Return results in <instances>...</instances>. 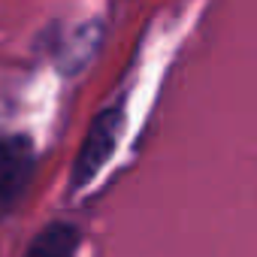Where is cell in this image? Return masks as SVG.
Returning <instances> with one entry per match:
<instances>
[{
	"instance_id": "1",
	"label": "cell",
	"mask_w": 257,
	"mask_h": 257,
	"mask_svg": "<svg viewBox=\"0 0 257 257\" xmlns=\"http://www.w3.org/2000/svg\"><path fill=\"white\" fill-rule=\"evenodd\" d=\"M121 127H124V106L121 103L94 115L88 134L82 140V149H79V155L73 161V176H70L73 188H85L106 167V161L112 158L115 143L121 137Z\"/></svg>"
},
{
	"instance_id": "2",
	"label": "cell",
	"mask_w": 257,
	"mask_h": 257,
	"mask_svg": "<svg viewBox=\"0 0 257 257\" xmlns=\"http://www.w3.org/2000/svg\"><path fill=\"white\" fill-rule=\"evenodd\" d=\"M37 173V152L28 137H0V221L28 194Z\"/></svg>"
},
{
	"instance_id": "3",
	"label": "cell",
	"mask_w": 257,
	"mask_h": 257,
	"mask_svg": "<svg viewBox=\"0 0 257 257\" xmlns=\"http://www.w3.org/2000/svg\"><path fill=\"white\" fill-rule=\"evenodd\" d=\"M79 245H82V230L76 224L52 221L34 236L25 257H76Z\"/></svg>"
}]
</instances>
